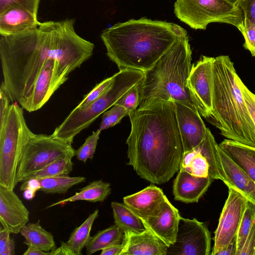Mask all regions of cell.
I'll list each match as a JSON object with an SVG mask.
<instances>
[{
  "instance_id": "cell-1",
  "label": "cell",
  "mask_w": 255,
  "mask_h": 255,
  "mask_svg": "<svg viewBox=\"0 0 255 255\" xmlns=\"http://www.w3.org/2000/svg\"><path fill=\"white\" fill-rule=\"evenodd\" d=\"M75 20L39 22L34 28L17 35H0L3 75L0 88L11 101L22 107L43 68L57 60L73 70L93 55L94 44L76 32Z\"/></svg>"
},
{
  "instance_id": "cell-2",
  "label": "cell",
  "mask_w": 255,
  "mask_h": 255,
  "mask_svg": "<svg viewBox=\"0 0 255 255\" xmlns=\"http://www.w3.org/2000/svg\"><path fill=\"white\" fill-rule=\"evenodd\" d=\"M128 116V164L151 183L167 182L179 170L183 154L174 102L161 101Z\"/></svg>"
},
{
  "instance_id": "cell-3",
  "label": "cell",
  "mask_w": 255,
  "mask_h": 255,
  "mask_svg": "<svg viewBox=\"0 0 255 255\" xmlns=\"http://www.w3.org/2000/svg\"><path fill=\"white\" fill-rule=\"evenodd\" d=\"M187 31L172 22L146 18L119 22L103 30L108 57L119 69L145 72Z\"/></svg>"
},
{
  "instance_id": "cell-4",
  "label": "cell",
  "mask_w": 255,
  "mask_h": 255,
  "mask_svg": "<svg viewBox=\"0 0 255 255\" xmlns=\"http://www.w3.org/2000/svg\"><path fill=\"white\" fill-rule=\"evenodd\" d=\"M212 74V110L207 121L228 139L255 147V124L228 56L214 57Z\"/></svg>"
},
{
  "instance_id": "cell-5",
  "label": "cell",
  "mask_w": 255,
  "mask_h": 255,
  "mask_svg": "<svg viewBox=\"0 0 255 255\" xmlns=\"http://www.w3.org/2000/svg\"><path fill=\"white\" fill-rule=\"evenodd\" d=\"M192 51L188 35L178 39L148 70L139 84L138 108L171 101L198 110L187 86Z\"/></svg>"
},
{
  "instance_id": "cell-6",
  "label": "cell",
  "mask_w": 255,
  "mask_h": 255,
  "mask_svg": "<svg viewBox=\"0 0 255 255\" xmlns=\"http://www.w3.org/2000/svg\"><path fill=\"white\" fill-rule=\"evenodd\" d=\"M143 76L142 71L120 70L113 75L109 87L97 99L84 109H74L55 128L52 136L72 144L77 134L112 107L129 89L140 83Z\"/></svg>"
},
{
  "instance_id": "cell-7",
  "label": "cell",
  "mask_w": 255,
  "mask_h": 255,
  "mask_svg": "<svg viewBox=\"0 0 255 255\" xmlns=\"http://www.w3.org/2000/svg\"><path fill=\"white\" fill-rule=\"evenodd\" d=\"M19 106L16 102L10 105L5 123L0 127V186L11 190L18 183V165L25 144L34 133Z\"/></svg>"
},
{
  "instance_id": "cell-8",
  "label": "cell",
  "mask_w": 255,
  "mask_h": 255,
  "mask_svg": "<svg viewBox=\"0 0 255 255\" xmlns=\"http://www.w3.org/2000/svg\"><path fill=\"white\" fill-rule=\"evenodd\" d=\"M176 16L194 29H206L212 22L233 25L241 32L243 19L240 9L226 0H176Z\"/></svg>"
},
{
  "instance_id": "cell-9",
  "label": "cell",
  "mask_w": 255,
  "mask_h": 255,
  "mask_svg": "<svg viewBox=\"0 0 255 255\" xmlns=\"http://www.w3.org/2000/svg\"><path fill=\"white\" fill-rule=\"evenodd\" d=\"M73 149L71 143L54 137L51 134L33 133L25 144L18 165V182H22Z\"/></svg>"
},
{
  "instance_id": "cell-10",
  "label": "cell",
  "mask_w": 255,
  "mask_h": 255,
  "mask_svg": "<svg viewBox=\"0 0 255 255\" xmlns=\"http://www.w3.org/2000/svg\"><path fill=\"white\" fill-rule=\"evenodd\" d=\"M210 233L203 222L180 217L176 241L168 248L167 255H209Z\"/></svg>"
},
{
  "instance_id": "cell-11",
  "label": "cell",
  "mask_w": 255,
  "mask_h": 255,
  "mask_svg": "<svg viewBox=\"0 0 255 255\" xmlns=\"http://www.w3.org/2000/svg\"><path fill=\"white\" fill-rule=\"evenodd\" d=\"M229 194L215 232L211 255L227 246L236 237L248 200L236 189L229 187Z\"/></svg>"
},
{
  "instance_id": "cell-12",
  "label": "cell",
  "mask_w": 255,
  "mask_h": 255,
  "mask_svg": "<svg viewBox=\"0 0 255 255\" xmlns=\"http://www.w3.org/2000/svg\"><path fill=\"white\" fill-rule=\"evenodd\" d=\"M214 57L202 56L192 65L187 86L200 115L207 120L212 110Z\"/></svg>"
},
{
  "instance_id": "cell-13",
  "label": "cell",
  "mask_w": 255,
  "mask_h": 255,
  "mask_svg": "<svg viewBox=\"0 0 255 255\" xmlns=\"http://www.w3.org/2000/svg\"><path fill=\"white\" fill-rule=\"evenodd\" d=\"M183 153L197 147L204 140L207 128L198 110L178 102H174Z\"/></svg>"
},
{
  "instance_id": "cell-14",
  "label": "cell",
  "mask_w": 255,
  "mask_h": 255,
  "mask_svg": "<svg viewBox=\"0 0 255 255\" xmlns=\"http://www.w3.org/2000/svg\"><path fill=\"white\" fill-rule=\"evenodd\" d=\"M29 212L13 190L0 186V223L11 234H18L29 221Z\"/></svg>"
},
{
  "instance_id": "cell-15",
  "label": "cell",
  "mask_w": 255,
  "mask_h": 255,
  "mask_svg": "<svg viewBox=\"0 0 255 255\" xmlns=\"http://www.w3.org/2000/svg\"><path fill=\"white\" fill-rule=\"evenodd\" d=\"M180 217L178 210L167 198L155 216L140 220L146 229L150 231L169 247L176 241Z\"/></svg>"
},
{
  "instance_id": "cell-16",
  "label": "cell",
  "mask_w": 255,
  "mask_h": 255,
  "mask_svg": "<svg viewBox=\"0 0 255 255\" xmlns=\"http://www.w3.org/2000/svg\"><path fill=\"white\" fill-rule=\"evenodd\" d=\"M120 255H167V246L150 231L124 232Z\"/></svg>"
},
{
  "instance_id": "cell-17",
  "label": "cell",
  "mask_w": 255,
  "mask_h": 255,
  "mask_svg": "<svg viewBox=\"0 0 255 255\" xmlns=\"http://www.w3.org/2000/svg\"><path fill=\"white\" fill-rule=\"evenodd\" d=\"M167 199L162 189L151 184L123 198L127 205L140 219L155 216Z\"/></svg>"
},
{
  "instance_id": "cell-18",
  "label": "cell",
  "mask_w": 255,
  "mask_h": 255,
  "mask_svg": "<svg viewBox=\"0 0 255 255\" xmlns=\"http://www.w3.org/2000/svg\"><path fill=\"white\" fill-rule=\"evenodd\" d=\"M212 181L213 179L209 176L196 177L184 169L180 168L173 182L174 199L186 203L198 202Z\"/></svg>"
},
{
  "instance_id": "cell-19",
  "label": "cell",
  "mask_w": 255,
  "mask_h": 255,
  "mask_svg": "<svg viewBox=\"0 0 255 255\" xmlns=\"http://www.w3.org/2000/svg\"><path fill=\"white\" fill-rule=\"evenodd\" d=\"M39 23L37 14L22 6H12L0 13V35L22 34L34 28Z\"/></svg>"
},
{
  "instance_id": "cell-20",
  "label": "cell",
  "mask_w": 255,
  "mask_h": 255,
  "mask_svg": "<svg viewBox=\"0 0 255 255\" xmlns=\"http://www.w3.org/2000/svg\"><path fill=\"white\" fill-rule=\"evenodd\" d=\"M218 150L226 176L224 183L233 188L255 204V182L219 146Z\"/></svg>"
},
{
  "instance_id": "cell-21",
  "label": "cell",
  "mask_w": 255,
  "mask_h": 255,
  "mask_svg": "<svg viewBox=\"0 0 255 255\" xmlns=\"http://www.w3.org/2000/svg\"><path fill=\"white\" fill-rule=\"evenodd\" d=\"M219 146L255 182V147L230 139H224Z\"/></svg>"
},
{
  "instance_id": "cell-22",
  "label": "cell",
  "mask_w": 255,
  "mask_h": 255,
  "mask_svg": "<svg viewBox=\"0 0 255 255\" xmlns=\"http://www.w3.org/2000/svg\"><path fill=\"white\" fill-rule=\"evenodd\" d=\"M111 193L110 184L101 179L94 180L87 185L80 189L73 196L62 199L49 205L47 208L68 202L77 201H86L92 203L102 202Z\"/></svg>"
},
{
  "instance_id": "cell-23",
  "label": "cell",
  "mask_w": 255,
  "mask_h": 255,
  "mask_svg": "<svg viewBox=\"0 0 255 255\" xmlns=\"http://www.w3.org/2000/svg\"><path fill=\"white\" fill-rule=\"evenodd\" d=\"M194 149L200 152L207 159L209 166V176L213 179L224 181L226 176L218 150V144L208 128L205 138Z\"/></svg>"
},
{
  "instance_id": "cell-24",
  "label": "cell",
  "mask_w": 255,
  "mask_h": 255,
  "mask_svg": "<svg viewBox=\"0 0 255 255\" xmlns=\"http://www.w3.org/2000/svg\"><path fill=\"white\" fill-rule=\"evenodd\" d=\"M39 223L40 220L35 223H28L21 229L20 234L25 239L23 244L28 247L50 252L56 247L53 236Z\"/></svg>"
},
{
  "instance_id": "cell-25",
  "label": "cell",
  "mask_w": 255,
  "mask_h": 255,
  "mask_svg": "<svg viewBox=\"0 0 255 255\" xmlns=\"http://www.w3.org/2000/svg\"><path fill=\"white\" fill-rule=\"evenodd\" d=\"M115 225L124 232L141 233L146 230L140 219L124 203L112 202Z\"/></svg>"
},
{
  "instance_id": "cell-26",
  "label": "cell",
  "mask_w": 255,
  "mask_h": 255,
  "mask_svg": "<svg viewBox=\"0 0 255 255\" xmlns=\"http://www.w3.org/2000/svg\"><path fill=\"white\" fill-rule=\"evenodd\" d=\"M99 210L96 209L90 214L82 224L75 228L68 240L65 242L66 246L74 255H80L84 248L89 242L90 232L93 225L99 216Z\"/></svg>"
},
{
  "instance_id": "cell-27",
  "label": "cell",
  "mask_w": 255,
  "mask_h": 255,
  "mask_svg": "<svg viewBox=\"0 0 255 255\" xmlns=\"http://www.w3.org/2000/svg\"><path fill=\"white\" fill-rule=\"evenodd\" d=\"M124 232L114 225L99 231L86 247V254L90 255L110 246L122 243Z\"/></svg>"
},
{
  "instance_id": "cell-28",
  "label": "cell",
  "mask_w": 255,
  "mask_h": 255,
  "mask_svg": "<svg viewBox=\"0 0 255 255\" xmlns=\"http://www.w3.org/2000/svg\"><path fill=\"white\" fill-rule=\"evenodd\" d=\"M84 176H70L62 175L39 179L40 191L45 194H64L75 185L86 181Z\"/></svg>"
},
{
  "instance_id": "cell-29",
  "label": "cell",
  "mask_w": 255,
  "mask_h": 255,
  "mask_svg": "<svg viewBox=\"0 0 255 255\" xmlns=\"http://www.w3.org/2000/svg\"><path fill=\"white\" fill-rule=\"evenodd\" d=\"M74 149L56 159L42 169L37 171L28 178L42 179L53 176L68 175L72 170V158L75 156Z\"/></svg>"
},
{
  "instance_id": "cell-30",
  "label": "cell",
  "mask_w": 255,
  "mask_h": 255,
  "mask_svg": "<svg viewBox=\"0 0 255 255\" xmlns=\"http://www.w3.org/2000/svg\"><path fill=\"white\" fill-rule=\"evenodd\" d=\"M180 168L184 169L196 177H206L209 176V166L208 161L195 149L183 153Z\"/></svg>"
},
{
  "instance_id": "cell-31",
  "label": "cell",
  "mask_w": 255,
  "mask_h": 255,
  "mask_svg": "<svg viewBox=\"0 0 255 255\" xmlns=\"http://www.w3.org/2000/svg\"><path fill=\"white\" fill-rule=\"evenodd\" d=\"M255 220V204L248 201L236 235V255L242 248Z\"/></svg>"
},
{
  "instance_id": "cell-32",
  "label": "cell",
  "mask_w": 255,
  "mask_h": 255,
  "mask_svg": "<svg viewBox=\"0 0 255 255\" xmlns=\"http://www.w3.org/2000/svg\"><path fill=\"white\" fill-rule=\"evenodd\" d=\"M101 132L99 129L93 131L92 133L86 138L84 143L75 150V156L78 160L85 163L88 159L93 158Z\"/></svg>"
},
{
  "instance_id": "cell-33",
  "label": "cell",
  "mask_w": 255,
  "mask_h": 255,
  "mask_svg": "<svg viewBox=\"0 0 255 255\" xmlns=\"http://www.w3.org/2000/svg\"><path fill=\"white\" fill-rule=\"evenodd\" d=\"M128 115L129 112L124 107L114 104L111 109L103 113L99 130L101 131L115 126L119 123L124 117Z\"/></svg>"
},
{
  "instance_id": "cell-34",
  "label": "cell",
  "mask_w": 255,
  "mask_h": 255,
  "mask_svg": "<svg viewBox=\"0 0 255 255\" xmlns=\"http://www.w3.org/2000/svg\"><path fill=\"white\" fill-rule=\"evenodd\" d=\"M140 83L129 89L115 104L124 107L128 111L129 115L135 111L138 107L140 94Z\"/></svg>"
},
{
  "instance_id": "cell-35",
  "label": "cell",
  "mask_w": 255,
  "mask_h": 255,
  "mask_svg": "<svg viewBox=\"0 0 255 255\" xmlns=\"http://www.w3.org/2000/svg\"><path fill=\"white\" fill-rule=\"evenodd\" d=\"M113 79V76L107 78L96 86L87 94L83 100L75 108L79 110L86 108L94 101L97 99L109 87Z\"/></svg>"
},
{
  "instance_id": "cell-36",
  "label": "cell",
  "mask_w": 255,
  "mask_h": 255,
  "mask_svg": "<svg viewBox=\"0 0 255 255\" xmlns=\"http://www.w3.org/2000/svg\"><path fill=\"white\" fill-rule=\"evenodd\" d=\"M40 0H0V13L15 6L24 7L37 14Z\"/></svg>"
},
{
  "instance_id": "cell-37",
  "label": "cell",
  "mask_w": 255,
  "mask_h": 255,
  "mask_svg": "<svg viewBox=\"0 0 255 255\" xmlns=\"http://www.w3.org/2000/svg\"><path fill=\"white\" fill-rule=\"evenodd\" d=\"M241 32L245 39L243 46L251 52L253 56L255 57V24L248 20H244Z\"/></svg>"
},
{
  "instance_id": "cell-38",
  "label": "cell",
  "mask_w": 255,
  "mask_h": 255,
  "mask_svg": "<svg viewBox=\"0 0 255 255\" xmlns=\"http://www.w3.org/2000/svg\"><path fill=\"white\" fill-rule=\"evenodd\" d=\"M236 6L241 11L243 21L247 19L255 24V0H240Z\"/></svg>"
},
{
  "instance_id": "cell-39",
  "label": "cell",
  "mask_w": 255,
  "mask_h": 255,
  "mask_svg": "<svg viewBox=\"0 0 255 255\" xmlns=\"http://www.w3.org/2000/svg\"><path fill=\"white\" fill-rule=\"evenodd\" d=\"M238 83L248 110L255 124V94L248 89L240 78Z\"/></svg>"
},
{
  "instance_id": "cell-40",
  "label": "cell",
  "mask_w": 255,
  "mask_h": 255,
  "mask_svg": "<svg viewBox=\"0 0 255 255\" xmlns=\"http://www.w3.org/2000/svg\"><path fill=\"white\" fill-rule=\"evenodd\" d=\"M237 255H255V220L242 248Z\"/></svg>"
},
{
  "instance_id": "cell-41",
  "label": "cell",
  "mask_w": 255,
  "mask_h": 255,
  "mask_svg": "<svg viewBox=\"0 0 255 255\" xmlns=\"http://www.w3.org/2000/svg\"><path fill=\"white\" fill-rule=\"evenodd\" d=\"M10 98L6 92L1 88L0 89V127L5 123L9 112L10 105Z\"/></svg>"
},
{
  "instance_id": "cell-42",
  "label": "cell",
  "mask_w": 255,
  "mask_h": 255,
  "mask_svg": "<svg viewBox=\"0 0 255 255\" xmlns=\"http://www.w3.org/2000/svg\"><path fill=\"white\" fill-rule=\"evenodd\" d=\"M19 190L23 191L26 189H30L36 192L40 190L41 184L38 179L31 178L27 179L22 182Z\"/></svg>"
},
{
  "instance_id": "cell-43",
  "label": "cell",
  "mask_w": 255,
  "mask_h": 255,
  "mask_svg": "<svg viewBox=\"0 0 255 255\" xmlns=\"http://www.w3.org/2000/svg\"><path fill=\"white\" fill-rule=\"evenodd\" d=\"M11 233L4 229L1 226L0 228V255H2L11 238Z\"/></svg>"
},
{
  "instance_id": "cell-44",
  "label": "cell",
  "mask_w": 255,
  "mask_h": 255,
  "mask_svg": "<svg viewBox=\"0 0 255 255\" xmlns=\"http://www.w3.org/2000/svg\"><path fill=\"white\" fill-rule=\"evenodd\" d=\"M123 249L122 243L113 245L102 250L100 255H120Z\"/></svg>"
},
{
  "instance_id": "cell-45",
  "label": "cell",
  "mask_w": 255,
  "mask_h": 255,
  "mask_svg": "<svg viewBox=\"0 0 255 255\" xmlns=\"http://www.w3.org/2000/svg\"><path fill=\"white\" fill-rule=\"evenodd\" d=\"M237 240L236 237L225 248L218 252L215 255H236Z\"/></svg>"
},
{
  "instance_id": "cell-46",
  "label": "cell",
  "mask_w": 255,
  "mask_h": 255,
  "mask_svg": "<svg viewBox=\"0 0 255 255\" xmlns=\"http://www.w3.org/2000/svg\"><path fill=\"white\" fill-rule=\"evenodd\" d=\"M50 255H74L66 246L65 242H62L61 246L50 252Z\"/></svg>"
},
{
  "instance_id": "cell-47",
  "label": "cell",
  "mask_w": 255,
  "mask_h": 255,
  "mask_svg": "<svg viewBox=\"0 0 255 255\" xmlns=\"http://www.w3.org/2000/svg\"><path fill=\"white\" fill-rule=\"evenodd\" d=\"M50 252H46L32 247H28L27 249L23 254V255H50Z\"/></svg>"
},
{
  "instance_id": "cell-48",
  "label": "cell",
  "mask_w": 255,
  "mask_h": 255,
  "mask_svg": "<svg viewBox=\"0 0 255 255\" xmlns=\"http://www.w3.org/2000/svg\"><path fill=\"white\" fill-rule=\"evenodd\" d=\"M15 254V242L13 239H11L2 255H14Z\"/></svg>"
},
{
  "instance_id": "cell-49",
  "label": "cell",
  "mask_w": 255,
  "mask_h": 255,
  "mask_svg": "<svg viewBox=\"0 0 255 255\" xmlns=\"http://www.w3.org/2000/svg\"><path fill=\"white\" fill-rule=\"evenodd\" d=\"M36 192L30 189H26L23 191V197L26 200H31L35 196Z\"/></svg>"
},
{
  "instance_id": "cell-50",
  "label": "cell",
  "mask_w": 255,
  "mask_h": 255,
  "mask_svg": "<svg viewBox=\"0 0 255 255\" xmlns=\"http://www.w3.org/2000/svg\"><path fill=\"white\" fill-rule=\"evenodd\" d=\"M226 0L229 1V2L236 5L240 0Z\"/></svg>"
}]
</instances>
